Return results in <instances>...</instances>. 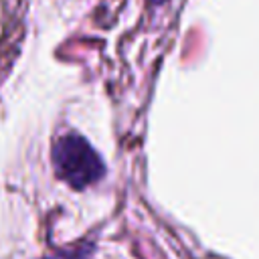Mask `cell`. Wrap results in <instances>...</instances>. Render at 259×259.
I'll use <instances>...</instances> for the list:
<instances>
[{"label": "cell", "instance_id": "6da1fadb", "mask_svg": "<svg viewBox=\"0 0 259 259\" xmlns=\"http://www.w3.org/2000/svg\"><path fill=\"white\" fill-rule=\"evenodd\" d=\"M51 162L57 178L75 190H83L105 176L101 156L77 132H67L53 142Z\"/></svg>", "mask_w": 259, "mask_h": 259}, {"label": "cell", "instance_id": "7a4b0ae2", "mask_svg": "<svg viewBox=\"0 0 259 259\" xmlns=\"http://www.w3.org/2000/svg\"><path fill=\"white\" fill-rule=\"evenodd\" d=\"M40 259H91V245L77 247V249H67V251H57V253L45 255Z\"/></svg>", "mask_w": 259, "mask_h": 259}, {"label": "cell", "instance_id": "3957f363", "mask_svg": "<svg viewBox=\"0 0 259 259\" xmlns=\"http://www.w3.org/2000/svg\"><path fill=\"white\" fill-rule=\"evenodd\" d=\"M154 4H160V2H166V0H152Z\"/></svg>", "mask_w": 259, "mask_h": 259}]
</instances>
